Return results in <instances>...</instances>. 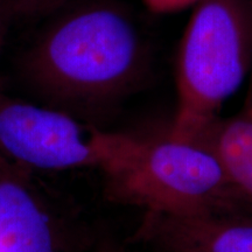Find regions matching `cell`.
I'll return each instance as SVG.
<instances>
[{
	"mask_svg": "<svg viewBox=\"0 0 252 252\" xmlns=\"http://www.w3.org/2000/svg\"><path fill=\"white\" fill-rule=\"evenodd\" d=\"M252 65L250 0H201L186 25L176 58V111L168 133L193 141L219 117Z\"/></svg>",
	"mask_w": 252,
	"mask_h": 252,
	"instance_id": "3",
	"label": "cell"
},
{
	"mask_svg": "<svg viewBox=\"0 0 252 252\" xmlns=\"http://www.w3.org/2000/svg\"><path fill=\"white\" fill-rule=\"evenodd\" d=\"M216 158L230 184L252 210V82L243 106L210 122L193 140Z\"/></svg>",
	"mask_w": 252,
	"mask_h": 252,
	"instance_id": "7",
	"label": "cell"
},
{
	"mask_svg": "<svg viewBox=\"0 0 252 252\" xmlns=\"http://www.w3.org/2000/svg\"><path fill=\"white\" fill-rule=\"evenodd\" d=\"M123 132L83 124L58 108H43L0 93V156L26 169L104 172L115 160Z\"/></svg>",
	"mask_w": 252,
	"mask_h": 252,
	"instance_id": "4",
	"label": "cell"
},
{
	"mask_svg": "<svg viewBox=\"0 0 252 252\" xmlns=\"http://www.w3.org/2000/svg\"><path fill=\"white\" fill-rule=\"evenodd\" d=\"M14 18L11 0H0V53L4 48L9 24Z\"/></svg>",
	"mask_w": 252,
	"mask_h": 252,
	"instance_id": "10",
	"label": "cell"
},
{
	"mask_svg": "<svg viewBox=\"0 0 252 252\" xmlns=\"http://www.w3.org/2000/svg\"><path fill=\"white\" fill-rule=\"evenodd\" d=\"M131 241L160 252H252V214L145 212Z\"/></svg>",
	"mask_w": 252,
	"mask_h": 252,
	"instance_id": "6",
	"label": "cell"
},
{
	"mask_svg": "<svg viewBox=\"0 0 252 252\" xmlns=\"http://www.w3.org/2000/svg\"><path fill=\"white\" fill-rule=\"evenodd\" d=\"M149 58L139 32L123 9L83 5L48 27L25 55L28 84L58 109L98 112L143 82Z\"/></svg>",
	"mask_w": 252,
	"mask_h": 252,
	"instance_id": "1",
	"label": "cell"
},
{
	"mask_svg": "<svg viewBox=\"0 0 252 252\" xmlns=\"http://www.w3.org/2000/svg\"><path fill=\"white\" fill-rule=\"evenodd\" d=\"M91 252H126V250L112 236L104 234L94 239Z\"/></svg>",
	"mask_w": 252,
	"mask_h": 252,
	"instance_id": "11",
	"label": "cell"
},
{
	"mask_svg": "<svg viewBox=\"0 0 252 252\" xmlns=\"http://www.w3.org/2000/svg\"><path fill=\"white\" fill-rule=\"evenodd\" d=\"M151 13L172 14L186 8L194 7L201 0H141Z\"/></svg>",
	"mask_w": 252,
	"mask_h": 252,
	"instance_id": "9",
	"label": "cell"
},
{
	"mask_svg": "<svg viewBox=\"0 0 252 252\" xmlns=\"http://www.w3.org/2000/svg\"><path fill=\"white\" fill-rule=\"evenodd\" d=\"M105 196L144 212L172 215L252 214L222 166L203 146L125 133L117 158L103 173Z\"/></svg>",
	"mask_w": 252,
	"mask_h": 252,
	"instance_id": "2",
	"label": "cell"
},
{
	"mask_svg": "<svg viewBox=\"0 0 252 252\" xmlns=\"http://www.w3.org/2000/svg\"><path fill=\"white\" fill-rule=\"evenodd\" d=\"M250 5H251V11H252V0H250Z\"/></svg>",
	"mask_w": 252,
	"mask_h": 252,
	"instance_id": "12",
	"label": "cell"
},
{
	"mask_svg": "<svg viewBox=\"0 0 252 252\" xmlns=\"http://www.w3.org/2000/svg\"><path fill=\"white\" fill-rule=\"evenodd\" d=\"M28 171L0 156V252H70L61 220Z\"/></svg>",
	"mask_w": 252,
	"mask_h": 252,
	"instance_id": "5",
	"label": "cell"
},
{
	"mask_svg": "<svg viewBox=\"0 0 252 252\" xmlns=\"http://www.w3.org/2000/svg\"><path fill=\"white\" fill-rule=\"evenodd\" d=\"M70 0H11L14 18H42L55 13Z\"/></svg>",
	"mask_w": 252,
	"mask_h": 252,
	"instance_id": "8",
	"label": "cell"
}]
</instances>
